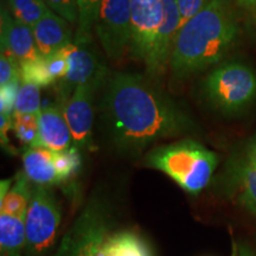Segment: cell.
Instances as JSON below:
<instances>
[{"label":"cell","instance_id":"cell-21","mask_svg":"<svg viewBox=\"0 0 256 256\" xmlns=\"http://www.w3.org/2000/svg\"><path fill=\"white\" fill-rule=\"evenodd\" d=\"M20 78L23 82L38 86L40 88L56 83L50 75L46 57L42 55L20 64Z\"/></svg>","mask_w":256,"mask_h":256},{"label":"cell","instance_id":"cell-10","mask_svg":"<svg viewBox=\"0 0 256 256\" xmlns=\"http://www.w3.org/2000/svg\"><path fill=\"white\" fill-rule=\"evenodd\" d=\"M182 28L177 0H162V20L156 34L154 44L146 60V72L151 80L164 75L171 62L174 42Z\"/></svg>","mask_w":256,"mask_h":256},{"label":"cell","instance_id":"cell-3","mask_svg":"<svg viewBox=\"0 0 256 256\" xmlns=\"http://www.w3.org/2000/svg\"><path fill=\"white\" fill-rule=\"evenodd\" d=\"M150 168L164 172L188 194H197L208 186L217 166V156L194 140L160 146L147 154Z\"/></svg>","mask_w":256,"mask_h":256},{"label":"cell","instance_id":"cell-22","mask_svg":"<svg viewBox=\"0 0 256 256\" xmlns=\"http://www.w3.org/2000/svg\"><path fill=\"white\" fill-rule=\"evenodd\" d=\"M238 182L242 204L256 215V168L249 160L238 168Z\"/></svg>","mask_w":256,"mask_h":256},{"label":"cell","instance_id":"cell-15","mask_svg":"<svg viewBox=\"0 0 256 256\" xmlns=\"http://www.w3.org/2000/svg\"><path fill=\"white\" fill-rule=\"evenodd\" d=\"M23 168L28 180L37 186L60 183L54 162V151L44 147H28L23 154Z\"/></svg>","mask_w":256,"mask_h":256},{"label":"cell","instance_id":"cell-1","mask_svg":"<svg viewBox=\"0 0 256 256\" xmlns=\"http://www.w3.org/2000/svg\"><path fill=\"white\" fill-rule=\"evenodd\" d=\"M101 110L110 140L124 152H140L160 139L194 130L183 110L136 74L116 72L107 78Z\"/></svg>","mask_w":256,"mask_h":256},{"label":"cell","instance_id":"cell-2","mask_svg":"<svg viewBox=\"0 0 256 256\" xmlns=\"http://www.w3.org/2000/svg\"><path fill=\"white\" fill-rule=\"evenodd\" d=\"M238 36V23L229 0H209L179 30L170 69L186 78L218 63Z\"/></svg>","mask_w":256,"mask_h":256},{"label":"cell","instance_id":"cell-28","mask_svg":"<svg viewBox=\"0 0 256 256\" xmlns=\"http://www.w3.org/2000/svg\"><path fill=\"white\" fill-rule=\"evenodd\" d=\"M20 78V66L8 54L2 51L0 55V86L16 81Z\"/></svg>","mask_w":256,"mask_h":256},{"label":"cell","instance_id":"cell-8","mask_svg":"<svg viewBox=\"0 0 256 256\" xmlns=\"http://www.w3.org/2000/svg\"><path fill=\"white\" fill-rule=\"evenodd\" d=\"M89 46L90 43L72 42L64 48V52L68 60V72L57 82L63 104L80 86L107 81V68L100 63Z\"/></svg>","mask_w":256,"mask_h":256},{"label":"cell","instance_id":"cell-29","mask_svg":"<svg viewBox=\"0 0 256 256\" xmlns=\"http://www.w3.org/2000/svg\"><path fill=\"white\" fill-rule=\"evenodd\" d=\"M209 0H177L179 14H180L182 26L194 17L200 11Z\"/></svg>","mask_w":256,"mask_h":256},{"label":"cell","instance_id":"cell-24","mask_svg":"<svg viewBox=\"0 0 256 256\" xmlns=\"http://www.w3.org/2000/svg\"><path fill=\"white\" fill-rule=\"evenodd\" d=\"M54 162L60 183H63L80 171L82 166L81 153L76 146H72L62 152H54Z\"/></svg>","mask_w":256,"mask_h":256},{"label":"cell","instance_id":"cell-33","mask_svg":"<svg viewBox=\"0 0 256 256\" xmlns=\"http://www.w3.org/2000/svg\"><path fill=\"white\" fill-rule=\"evenodd\" d=\"M238 256H256V254L248 247H246V246H240Z\"/></svg>","mask_w":256,"mask_h":256},{"label":"cell","instance_id":"cell-37","mask_svg":"<svg viewBox=\"0 0 256 256\" xmlns=\"http://www.w3.org/2000/svg\"><path fill=\"white\" fill-rule=\"evenodd\" d=\"M252 165H254V164H252ZM255 168H256V165H255Z\"/></svg>","mask_w":256,"mask_h":256},{"label":"cell","instance_id":"cell-4","mask_svg":"<svg viewBox=\"0 0 256 256\" xmlns=\"http://www.w3.org/2000/svg\"><path fill=\"white\" fill-rule=\"evenodd\" d=\"M203 94L217 110L226 113L241 110L255 98L256 74L244 64H224L204 80Z\"/></svg>","mask_w":256,"mask_h":256},{"label":"cell","instance_id":"cell-7","mask_svg":"<svg viewBox=\"0 0 256 256\" xmlns=\"http://www.w3.org/2000/svg\"><path fill=\"white\" fill-rule=\"evenodd\" d=\"M95 31L104 52L112 60L122 58L132 37L130 0H102Z\"/></svg>","mask_w":256,"mask_h":256},{"label":"cell","instance_id":"cell-19","mask_svg":"<svg viewBox=\"0 0 256 256\" xmlns=\"http://www.w3.org/2000/svg\"><path fill=\"white\" fill-rule=\"evenodd\" d=\"M10 12L22 23L34 28L51 10L44 0H6Z\"/></svg>","mask_w":256,"mask_h":256},{"label":"cell","instance_id":"cell-20","mask_svg":"<svg viewBox=\"0 0 256 256\" xmlns=\"http://www.w3.org/2000/svg\"><path fill=\"white\" fill-rule=\"evenodd\" d=\"M102 0H78V22L75 43H92V30L95 28Z\"/></svg>","mask_w":256,"mask_h":256},{"label":"cell","instance_id":"cell-27","mask_svg":"<svg viewBox=\"0 0 256 256\" xmlns=\"http://www.w3.org/2000/svg\"><path fill=\"white\" fill-rule=\"evenodd\" d=\"M51 11L66 19L69 24L78 22V0H44Z\"/></svg>","mask_w":256,"mask_h":256},{"label":"cell","instance_id":"cell-34","mask_svg":"<svg viewBox=\"0 0 256 256\" xmlns=\"http://www.w3.org/2000/svg\"><path fill=\"white\" fill-rule=\"evenodd\" d=\"M232 256H238V246H236L235 243H232Z\"/></svg>","mask_w":256,"mask_h":256},{"label":"cell","instance_id":"cell-35","mask_svg":"<svg viewBox=\"0 0 256 256\" xmlns=\"http://www.w3.org/2000/svg\"><path fill=\"white\" fill-rule=\"evenodd\" d=\"M254 26H255V28H256V14H254Z\"/></svg>","mask_w":256,"mask_h":256},{"label":"cell","instance_id":"cell-23","mask_svg":"<svg viewBox=\"0 0 256 256\" xmlns=\"http://www.w3.org/2000/svg\"><path fill=\"white\" fill-rule=\"evenodd\" d=\"M12 130L25 145L32 147L36 144L40 130V114H17L12 116Z\"/></svg>","mask_w":256,"mask_h":256},{"label":"cell","instance_id":"cell-36","mask_svg":"<svg viewBox=\"0 0 256 256\" xmlns=\"http://www.w3.org/2000/svg\"><path fill=\"white\" fill-rule=\"evenodd\" d=\"M254 11H255V14H256V8H255V10H254Z\"/></svg>","mask_w":256,"mask_h":256},{"label":"cell","instance_id":"cell-12","mask_svg":"<svg viewBox=\"0 0 256 256\" xmlns=\"http://www.w3.org/2000/svg\"><path fill=\"white\" fill-rule=\"evenodd\" d=\"M0 34L2 51L12 57L19 66L22 63L40 55L34 40V28L16 19L5 8H2L0 16Z\"/></svg>","mask_w":256,"mask_h":256},{"label":"cell","instance_id":"cell-31","mask_svg":"<svg viewBox=\"0 0 256 256\" xmlns=\"http://www.w3.org/2000/svg\"><path fill=\"white\" fill-rule=\"evenodd\" d=\"M248 160L252 164L256 165V136L254 139H252L250 150H249V156H248Z\"/></svg>","mask_w":256,"mask_h":256},{"label":"cell","instance_id":"cell-16","mask_svg":"<svg viewBox=\"0 0 256 256\" xmlns=\"http://www.w3.org/2000/svg\"><path fill=\"white\" fill-rule=\"evenodd\" d=\"M26 214L0 211V256H22L26 244Z\"/></svg>","mask_w":256,"mask_h":256},{"label":"cell","instance_id":"cell-13","mask_svg":"<svg viewBox=\"0 0 256 256\" xmlns=\"http://www.w3.org/2000/svg\"><path fill=\"white\" fill-rule=\"evenodd\" d=\"M72 142V136L62 106L46 104L42 108L38 138L32 147H44L54 152H62L70 148Z\"/></svg>","mask_w":256,"mask_h":256},{"label":"cell","instance_id":"cell-5","mask_svg":"<svg viewBox=\"0 0 256 256\" xmlns=\"http://www.w3.org/2000/svg\"><path fill=\"white\" fill-rule=\"evenodd\" d=\"M62 215L55 194L48 186L32 188L26 220V244L28 256H44L56 241Z\"/></svg>","mask_w":256,"mask_h":256},{"label":"cell","instance_id":"cell-25","mask_svg":"<svg viewBox=\"0 0 256 256\" xmlns=\"http://www.w3.org/2000/svg\"><path fill=\"white\" fill-rule=\"evenodd\" d=\"M40 92L38 86L22 81L19 88L17 101H16L14 113L17 114H40Z\"/></svg>","mask_w":256,"mask_h":256},{"label":"cell","instance_id":"cell-26","mask_svg":"<svg viewBox=\"0 0 256 256\" xmlns=\"http://www.w3.org/2000/svg\"><path fill=\"white\" fill-rule=\"evenodd\" d=\"M20 84L22 78H19L0 87V110H2V114L14 116L16 101H17Z\"/></svg>","mask_w":256,"mask_h":256},{"label":"cell","instance_id":"cell-9","mask_svg":"<svg viewBox=\"0 0 256 256\" xmlns=\"http://www.w3.org/2000/svg\"><path fill=\"white\" fill-rule=\"evenodd\" d=\"M132 37L130 52L146 62L162 20V0H130Z\"/></svg>","mask_w":256,"mask_h":256},{"label":"cell","instance_id":"cell-30","mask_svg":"<svg viewBox=\"0 0 256 256\" xmlns=\"http://www.w3.org/2000/svg\"><path fill=\"white\" fill-rule=\"evenodd\" d=\"M0 124H2V130H0V136H2V144L6 148H8V132L12 127V116L8 115L0 114Z\"/></svg>","mask_w":256,"mask_h":256},{"label":"cell","instance_id":"cell-32","mask_svg":"<svg viewBox=\"0 0 256 256\" xmlns=\"http://www.w3.org/2000/svg\"><path fill=\"white\" fill-rule=\"evenodd\" d=\"M238 5L248 10L256 8V0H238Z\"/></svg>","mask_w":256,"mask_h":256},{"label":"cell","instance_id":"cell-17","mask_svg":"<svg viewBox=\"0 0 256 256\" xmlns=\"http://www.w3.org/2000/svg\"><path fill=\"white\" fill-rule=\"evenodd\" d=\"M98 256H152L148 246L132 232H120L107 236Z\"/></svg>","mask_w":256,"mask_h":256},{"label":"cell","instance_id":"cell-11","mask_svg":"<svg viewBox=\"0 0 256 256\" xmlns=\"http://www.w3.org/2000/svg\"><path fill=\"white\" fill-rule=\"evenodd\" d=\"M104 82L80 86L72 96L62 104L64 116L69 124L72 142L78 148L89 146L92 142V124H94L95 92Z\"/></svg>","mask_w":256,"mask_h":256},{"label":"cell","instance_id":"cell-14","mask_svg":"<svg viewBox=\"0 0 256 256\" xmlns=\"http://www.w3.org/2000/svg\"><path fill=\"white\" fill-rule=\"evenodd\" d=\"M32 28L42 56L54 55L72 43L70 24L52 11L40 19Z\"/></svg>","mask_w":256,"mask_h":256},{"label":"cell","instance_id":"cell-6","mask_svg":"<svg viewBox=\"0 0 256 256\" xmlns=\"http://www.w3.org/2000/svg\"><path fill=\"white\" fill-rule=\"evenodd\" d=\"M107 232L104 206L95 202L90 203L64 235L55 256H98Z\"/></svg>","mask_w":256,"mask_h":256},{"label":"cell","instance_id":"cell-18","mask_svg":"<svg viewBox=\"0 0 256 256\" xmlns=\"http://www.w3.org/2000/svg\"><path fill=\"white\" fill-rule=\"evenodd\" d=\"M32 188L25 174H18L14 184L8 194L0 197V211L12 214H26L30 203Z\"/></svg>","mask_w":256,"mask_h":256}]
</instances>
